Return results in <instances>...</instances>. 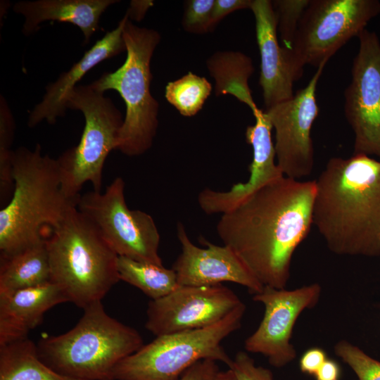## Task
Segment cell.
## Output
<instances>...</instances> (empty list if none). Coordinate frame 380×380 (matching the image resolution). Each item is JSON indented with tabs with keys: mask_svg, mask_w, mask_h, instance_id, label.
I'll list each match as a JSON object with an SVG mask.
<instances>
[{
	"mask_svg": "<svg viewBox=\"0 0 380 380\" xmlns=\"http://www.w3.org/2000/svg\"><path fill=\"white\" fill-rule=\"evenodd\" d=\"M315 181L283 176L222 215L216 227L229 246L265 286L285 289L292 257L312 224Z\"/></svg>",
	"mask_w": 380,
	"mask_h": 380,
	"instance_id": "6da1fadb",
	"label": "cell"
},
{
	"mask_svg": "<svg viewBox=\"0 0 380 380\" xmlns=\"http://www.w3.org/2000/svg\"><path fill=\"white\" fill-rule=\"evenodd\" d=\"M315 181L312 224L341 255L380 256V160L334 157Z\"/></svg>",
	"mask_w": 380,
	"mask_h": 380,
	"instance_id": "7a4b0ae2",
	"label": "cell"
},
{
	"mask_svg": "<svg viewBox=\"0 0 380 380\" xmlns=\"http://www.w3.org/2000/svg\"><path fill=\"white\" fill-rule=\"evenodd\" d=\"M13 191L0 210L1 255H11L46 239L78 199L63 191L56 159L20 147L13 151Z\"/></svg>",
	"mask_w": 380,
	"mask_h": 380,
	"instance_id": "3957f363",
	"label": "cell"
},
{
	"mask_svg": "<svg viewBox=\"0 0 380 380\" xmlns=\"http://www.w3.org/2000/svg\"><path fill=\"white\" fill-rule=\"evenodd\" d=\"M46 245L51 282L83 310L101 301L120 280L118 255L77 207L51 229Z\"/></svg>",
	"mask_w": 380,
	"mask_h": 380,
	"instance_id": "277c9868",
	"label": "cell"
},
{
	"mask_svg": "<svg viewBox=\"0 0 380 380\" xmlns=\"http://www.w3.org/2000/svg\"><path fill=\"white\" fill-rule=\"evenodd\" d=\"M144 345L135 329L111 317L101 301L84 309L77 324L58 336L39 341V358L53 370L84 380H114L113 370Z\"/></svg>",
	"mask_w": 380,
	"mask_h": 380,
	"instance_id": "5b68a950",
	"label": "cell"
},
{
	"mask_svg": "<svg viewBox=\"0 0 380 380\" xmlns=\"http://www.w3.org/2000/svg\"><path fill=\"white\" fill-rule=\"evenodd\" d=\"M122 34L127 51L124 63L91 85L103 93L115 90L123 99L126 113L116 150L132 157L151 148L158 127L159 103L151 92V61L161 37L158 31L138 27L129 18Z\"/></svg>",
	"mask_w": 380,
	"mask_h": 380,
	"instance_id": "8992f818",
	"label": "cell"
},
{
	"mask_svg": "<svg viewBox=\"0 0 380 380\" xmlns=\"http://www.w3.org/2000/svg\"><path fill=\"white\" fill-rule=\"evenodd\" d=\"M245 311L242 302L210 327L156 336L115 366L114 380H179L192 365L205 359L229 367L232 359L221 342L241 327Z\"/></svg>",
	"mask_w": 380,
	"mask_h": 380,
	"instance_id": "52a82bcc",
	"label": "cell"
},
{
	"mask_svg": "<svg viewBox=\"0 0 380 380\" xmlns=\"http://www.w3.org/2000/svg\"><path fill=\"white\" fill-rule=\"evenodd\" d=\"M65 105L80 110L85 122L79 144L56 159L63 191L78 199L86 182L101 191L104 163L109 153L116 150L124 119L110 98L91 84L76 86L66 96Z\"/></svg>",
	"mask_w": 380,
	"mask_h": 380,
	"instance_id": "ba28073f",
	"label": "cell"
},
{
	"mask_svg": "<svg viewBox=\"0 0 380 380\" xmlns=\"http://www.w3.org/2000/svg\"><path fill=\"white\" fill-rule=\"evenodd\" d=\"M380 13L378 0H310L298 24L287 65L296 81L306 65H326L350 39Z\"/></svg>",
	"mask_w": 380,
	"mask_h": 380,
	"instance_id": "9c48e42d",
	"label": "cell"
},
{
	"mask_svg": "<svg viewBox=\"0 0 380 380\" xmlns=\"http://www.w3.org/2000/svg\"><path fill=\"white\" fill-rule=\"evenodd\" d=\"M125 182L116 177L105 191L81 195L77 205L118 255L163 265L158 255L160 234L148 213L130 210L125 198Z\"/></svg>",
	"mask_w": 380,
	"mask_h": 380,
	"instance_id": "30bf717a",
	"label": "cell"
},
{
	"mask_svg": "<svg viewBox=\"0 0 380 380\" xmlns=\"http://www.w3.org/2000/svg\"><path fill=\"white\" fill-rule=\"evenodd\" d=\"M357 37L351 81L344 92V113L354 133L353 154L380 160V41L367 29Z\"/></svg>",
	"mask_w": 380,
	"mask_h": 380,
	"instance_id": "8fae6325",
	"label": "cell"
},
{
	"mask_svg": "<svg viewBox=\"0 0 380 380\" xmlns=\"http://www.w3.org/2000/svg\"><path fill=\"white\" fill-rule=\"evenodd\" d=\"M325 65L317 68L308 84L291 99L265 110L275 132L277 164L291 179L299 180L313 169L311 129L319 113L316 90Z\"/></svg>",
	"mask_w": 380,
	"mask_h": 380,
	"instance_id": "7c38bea8",
	"label": "cell"
},
{
	"mask_svg": "<svg viewBox=\"0 0 380 380\" xmlns=\"http://www.w3.org/2000/svg\"><path fill=\"white\" fill-rule=\"evenodd\" d=\"M322 293L317 283L293 290L265 286L253 300L265 306L263 318L257 329L245 341L247 352L265 356L275 367H283L296 357L291 343L293 330L300 315L318 303Z\"/></svg>",
	"mask_w": 380,
	"mask_h": 380,
	"instance_id": "4fadbf2b",
	"label": "cell"
},
{
	"mask_svg": "<svg viewBox=\"0 0 380 380\" xmlns=\"http://www.w3.org/2000/svg\"><path fill=\"white\" fill-rule=\"evenodd\" d=\"M241 303L232 290L222 284L179 286L168 295L149 301L145 327L156 336L205 328Z\"/></svg>",
	"mask_w": 380,
	"mask_h": 380,
	"instance_id": "5bb4252c",
	"label": "cell"
},
{
	"mask_svg": "<svg viewBox=\"0 0 380 380\" xmlns=\"http://www.w3.org/2000/svg\"><path fill=\"white\" fill-rule=\"evenodd\" d=\"M177 238L182 251L172 265L179 286H214L232 282L248 289L253 295L264 286L256 279L229 246L213 244L201 236L199 242L207 248L195 246L182 223H177Z\"/></svg>",
	"mask_w": 380,
	"mask_h": 380,
	"instance_id": "9a60e30c",
	"label": "cell"
},
{
	"mask_svg": "<svg viewBox=\"0 0 380 380\" xmlns=\"http://www.w3.org/2000/svg\"><path fill=\"white\" fill-rule=\"evenodd\" d=\"M252 113L255 124L248 126L245 133L246 142L253 148L250 177L246 182L234 184L227 191L203 189L198 196V203L207 215L227 213L265 185L284 176L275 163L272 126L267 113L258 108Z\"/></svg>",
	"mask_w": 380,
	"mask_h": 380,
	"instance_id": "2e32d148",
	"label": "cell"
},
{
	"mask_svg": "<svg viewBox=\"0 0 380 380\" xmlns=\"http://www.w3.org/2000/svg\"><path fill=\"white\" fill-rule=\"evenodd\" d=\"M257 44L260 56L259 84L265 110L291 99L295 82L279 45L277 17L272 1L253 0Z\"/></svg>",
	"mask_w": 380,
	"mask_h": 380,
	"instance_id": "e0dca14e",
	"label": "cell"
},
{
	"mask_svg": "<svg viewBox=\"0 0 380 380\" xmlns=\"http://www.w3.org/2000/svg\"><path fill=\"white\" fill-rule=\"evenodd\" d=\"M128 18L126 13L116 28L106 32L68 71L61 73L54 82L46 86L42 101L34 106L29 115L27 125L30 127L36 126L43 120L53 125L58 118L65 116L68 109L66 96L83 76L101 62L126 51L122 32Z\"/></svg>",
	"mask_w": 380,
	"mask_h": 380,
	"instance_id": "ac0fdd59",
	"label": "cell"
},
{
	"mask_svg": "<svg viewBox=\"0 0 380 380\" xmlns=\"http://www.w3.org/2000/svg\"><path fill=\"white\" fill-rule=\"evenodd\" d=\"M65 302L61 289L52 282L0 297V346L27 338L46 311Z\"/></svg>",
	"mask_w": 380,
	"mask_h": 380,
	"instance_id": "d6986e66",
	"label": "cell"
},
{
	"mask_svg": "<svg viewBox=\"0 0 380 380\" xmlns=\"http://www.w3.org/2000/svg\"><path fill=\"white\" fill-rule=\"evenodd\" d=\"M117 0H37L20 1L13 7V11L24 17L23 32L30 35L38 30L45 21L65 22L77 26L88 44L98 30L101 15Z\"/></svg>",
	"mask_w": 380,
	"mask_h": 380,
	"instance_id": "ffe728a7",
	"label": "cell"
},
{
	"mask_svg": "<svg viewBox=\"0 0 380 380\" xmlns=\"http://www.w3.org/2000/svg\"><path fill=\"white\" fill-rule=\"evenodd\" d=\"M51 282L46 239L0 258V297Z\"/></svg>",
	"mask_w": 380,
	"mask_h": 380,
	"instance_id": "44dd1931",
	"label": "cell"
},
{
	"mask_svg": "<svg viewBox=\"0 0 380 380\" xmlns=\"http://www.w3.org/2000/svg\"><path fill=\"white\" fill-rule=\"evenodd\" d=\"M206 65L215 81L216 96L229 94L251 110L258 107L248 85V80L254 72L249 56L239 51H217L207 60Z\"/></svg>",
	"mask_w": 380,
	"mask_h": 380,
	"instance_id": "7402d4cb",
	"label": "cell"
},
{
	"mask_svg": "<svg viewBox=\"0 0 380 380\" xmlns=\"http://www.w3.org/2000/svg\"><path fill=\"white\" fill-rule=\"evenodd\" d=\"M0 380H84L62 374L39 357L28 338L0 346Z\"/></svg>",
	"mask_w": 380,
	"mask_h": 380,
	"instance_id": "603a6c76",
	"label": "cell"
},
{
	"mask_svg": "<svg viewBox=\"0 0 380 380\" xmlns=\"http://www.w3.org/2000/svg\"><path fill=\"white\" fill-rule=\"evenodd\" d=\"M118 270L120 280L137 287L151 300L161 298L179 286L175 270L163 265L118 256Z\"/></svg>",
	"mask_w": 380,
	"mask_h": 380,
	"instance_id": "cb8c5ba5",
	"label": "cell"
},
{
	"mask_svg": "<svg viewBox=\"0 0 380 380\" xmlns=\"http://www.w3.org/2000/svg\"><path fill=\"white\" fill-rule=\"evenodd\" d=\"M211 91L212 85L205 77L188 72L167 83L165 97L182 116L191 117L201 110Z\"/></svg>",
	"mask_w": 380,
	"mask_h": 380,
	"instance_id": "d4e9b609",
	"label": "cell"
},
{
	"mask_svg": "<svg viewBox=\"0 0 380 380\" xmlns=\"http://www.w3.org/2000/svg\"><path fill=\"white\" fill-rule=\"evenodd\" d=\"M0 101V197L1 203H5L13 191V151L11 150V146L14 138L15 122L9 107L1 96Z\"/></svg>",
	"mask_w": 380,
	"mask_h": 380,
	"instance_id": "484cf974",
	"label": "cell"
},
{
	"mask_svg": "<svg viewBox=\"0 0 380 380\" xmlns=\"http://www.w3.org/2000/svg\"><path fill=\"white\" fill-rule=\"evenodd\" d=\"M310 0L272 1L277 17V34L284 48L291 50L298 24Z\"/></svg>",
	"mask_w": 380,
	"mask_h": 380,
	"instance_id": "4316f807",
	"label": "cell"
},
{
	"mask_svg": "<svg viewBox=\"0 0 380 380\" xmlns=\"http://www.w3.org/2000/svg\"><path fill=\"white\" fill-rule=\"evenodd\" d=\"M334 352L353 369L359 380H380V362L359 347L341 340L335 344Z\"/></svg>",
	"mask_w": 380,
	"mask_h": 380,
	"instance_id": "83f0119b",
	"label": "cell"
},
{
	"mask_svg": "<svg viewBox=\"0 0 380 380\" xmlns=\"http://www.w3.org/2000/svg\"><path fill=\"white\" fill-rule=\"evenodd\" d=\"M215 0H188L182 19L183 29L192 34L211 32L212 12Z\"/></svg>",
	"mask_w": 380,
	"mask_h": 380,
	"instance_id": "f1b7e54d",
	"label": "cell"
},
{
	"mask_svg": "<svg viewBox=\"0 0 380 380\" xmlns=\"http://www.w3.org/2000/svg\"><path fill=\"white\" fill-rule=\"evenodd\" d=\"M229 368L236 380H275L270 369L257 366L254 360L243 351L236 354Z\"/></svg>",
	"mask_w": 380,
	"mask_h": 380,
	"instance_id": "f546056e",
	"label": "cell"
},
{
	"mask_svg": "<svg viewBox=\"0 0 380 380\" xmlns=\"http://www.w3.org/2000/svg\"><path fill=\"white\" fill-rule=\"evenodd\" d=\"M219 371L216 361L205 359L192 365L179 380H215Z\"/></svg>",
	"mask_w": 380,
	"mask_h": 380,
	"instance_id": "4dcf8cb0",
	"label": "cell"
},
{
	"mask_svg": "<svg viewBox=\"0 0 380 380\" xmlns=\"http://www.w3.org/2000/svg\"><path fill=\"white\" fill-rule=\"evenodd\" d=\"M253 0H215L212 12V26L216 25L231 13L243 9H251Z\"/></svg>",
	"mask_w": 380,
	"mask_h": 380,
	"instance_id": "1f68e13d",
	"label": "cell"
},
{
	"mask_svg": "<svg viewBox=\"0 0 380 380\" xmlns=\"http://www.w3.org/2000/svg\"><path fill=\"white\" fill-rule=\"evenodd\" d=\"M327 359V354L322 348H312L301 356L300 369L305 374L315 375Z\"/></svg>",
	"mask_w": 380,
	"mask_h": 380,
	"instance_id": "d6a6232c",
	"label": "cell"
},
{
	"mask_svg": "<svg viewBox=\"0 0 380 380\" xmlns=\"http://www.w3.org/2000/svg\"><path fill=\"white\" fill-rule=\"evenodd\" d=\"M340 367L334 360L327 359L315 373L316 380H338Z\"/></svg>",
	"mask_w": 380,
	"mask_h": 380,
	"instance_id": "836d02e7",
	"label": "cell"
},
{
	"mask_svg": "<svg viewBox=\"0 0 380 380\" xmlns=\"http://www.w3.org/2000/svg\"><path fill=\"white\" fill-rule=\"evenodd\" d=\"M153 5V1H132L126 13L128 14L130 20L141 21L146 11Z\"/></svg>",
	"mask_w": 380,
	"mask_h": 380,
	"instance_id": "e575fe53",
	"label": "cell"
},
{
	"mask_svg": "<svg viewBox=\"0 0 380 380\" xmlns=\"http://www.w3.org/2000/svg\"><path fill=\"white\" fill-rule=\"evenodd\" d=\"M215 380H236V379L233 371L229 368L225 371H219Z\"/></svg>",
	"mask_w": 380,
	"mask_h": 380,
	"instance_id": "d590c367",
	"label": "cell"
}]
</instances>
